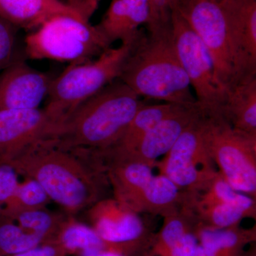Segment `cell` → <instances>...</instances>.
Here are the masks:
<instances>
[{"instance_id":"29","label":"cell","mask_w":256,"mask_h":256,"mask_svg":"<svg viewBox=\"0 0 256 256\" xmlns=\"http://www.w3.org/2000/svg\"><path fill=\"white\" fill-rule=\"evenodd\" d=\"M198 244L195 230L188 232L173 246L168 256H194Z\"/></svg>"},{"instance_id":"32","label":"cell","mask_w":256,"mask_h":256,"mask_svg":"<svg viewBox=\"0 0 256 256\" xmlns=\"http://www.w3.org/2000/svg\"><path fill=\"white\" fill-rule=\"evenodd\" d=\"M126 256L122 254H119V252H100V254H96L95 256Z\"/></svg>"},{"instance_id":"27","label":"cell","mask_w":256,"mask_h":256,"mask_svg":"<svg viewBox=\"0 0 256 256\" xmlns=\"http://www.w3.org/2000/svg\"><path fill=\"white\" fill-rule=\"evenodd\" d=\"M176 0H150V18L146 30L170 26L172 13Z\"/></svg>"},{"instance_id":"31","label":"cell","mask_w":256,"mask_h":256,"mask_svg":"<svg viewBox=\"0 0 256 256\" xmlns=\"http://www.w3.org/2000/svg\"><path fill=\"white\" fill-rule=\"evenodd\" d=\"M240 256H256V246H254V244H252L249 250H245Z\"/></svg>"},{"instance_id":"25","label":"cell","mask_w":256,"mask_h":256,"mask_svg":"<svg viewBox=\"0 0 256 256\" xmlns=\"http://www.w3.org/2000/svg\"><path fill=\"white\" fill-rule=\"evenodd\" d=\"M52 202L44 188L31 178L18 183L16 192L0 212L9 218L24 210L45 208Z\"/></svg>"},{"instance_id":"12","label":"cell","mask_w":256,"mask_h":256,"mask_svg":"<svg viewBox=\"0 0 256 256\" xmlns=\"http://www.w3.org/2000/svg\"><path fill=\"white\" fill-rule=\"evenodd\" d=\"M53 78L16 58L0 73V110L40 108Z\"/></svg>"},{"instance_id":"15","label":"cell","mask_w":256,"mask_h":256,"mask_svg":"<svg viewBox=\"0 0 256 256\" xmlns=\"http://www.w3.org/2000/svg\"><path fill=\"white\" fill-rule=\"evenodd\" d=\"M60 14L89 20L63 0H0V16L18 28L33 31L48 18Z\"/></svg>"},{"instance_id":"28","label":"cell","mask_w":256,"mask_h":256,"mask_svg":"<svg viewBox=\"0 0 256 256\" xmlns=\"http://www.w3.org/2000/svg\"><path fill=\"white\" fill-rule=\"evenodd\" d=\"M18 174L10 163H0V210L11 200L18 185Z\"/></svg>"},{"instance_id":"20","label":"cell","mask_w":256,"mask_h":256,"mask_svg":"<svg viewBox=\"0 0 256 256\" xmlns=\"http://www.w3.org/2000/svg\"><path fill=\"white\" fill-rule=\"evenodd\" d=\"M198 244L213 252L214 256H240L245 248L256 240V226L244 228L240 226L226 228H214L198 222L195 228Z\"/></svg>"},{"instance_id":"16","label":"cell","mask_w":256,"mask_h":256,"mask_svg":"<svg viewBox=\"0 0 256 256\" xmlns=\"http://www.w3.org/2000/svg\"><path fill=\"white\" fill-rule=\"evenodd\" d=\"M150 0H111L100 22L96 25L111 44L132 36L146 25Z\"/></svg>"},{"instance_id":"19","label":"cell","mask_w":256,"mask_h":256,"mask_svg":"<svg viewBox=\"0 0 256 256\" xmlns=\"http://www.w3.org/2000/svg\"><path fill=\"white\" fill-rule=\"evenodd\" d=\"M185 107L169 104L160 102L158 104H146L143 106L128 124L122 137L110 148L98 150L100 153L107 156H120L132 150L141 138L150 131L162 120L176 114Z\"/></svg>"},{"instance_id":"1","label":"cell","mask_w":256,"mask_h":256,"mask_svg":"<svg viewBox=\"0 0 256 256\" xmlns=\"http://www.w3.org/2000/svg\"><path fill=\"white\" fill-rule=\"evenodd\" d=\"M10 164L18 175L40 183L66 214H78L108 197L105 170L86 150L63 149L44 138Z\"/></svg>"},{"instance_id":"21","label":"cell","mask_w":256,"mask_h":256,"mask_svg":"<svg viewBox=\"0 0 256 256\" xmlns=\"http://www.w3.org/2000/svg\"><path fill=\"white\" fill-rule=\"evenodd\" d=\"M256 200L249 197L237 203H220L190 208L200 224L214 228L239 226L244 218H256ZM188 207V206H186Z\"/></svg>"},{"instance_id":"13","label":"cell","mask_w":256,"mask_h":256,"mask_svg":"<svg viewBox=\"0 0 256 256\" xmlns=\"http://www.w3.org/2000/svg\"><path fill=\"white\" fill-rule=\"evenodd\" d=\"M202 109L196 105L185 107L162 120L144 134L137 146L126 154L107 156L98 152L102 158L136 160L156 168V162L170 150L184 131L200 116Z\"/></svg>"},{"instance_id":"10","label":"cell","mask_w":256,"mask_h":256,"mask_svg":"<svg viewBox=\"0 0 256 256\" xmlns=\"http://www.w3.org/2000/svg\"><path fill=\"white\" fill-rule=\"evenodd\" d=\"M89 226L126 256H146L154 233L140 216L114 197H106L86 210Z\"/></svg>"},{"instance_id":"2","label":"cell","mask_w":256,"mask_h":256,"mask_svg":"<svg viewBox=\"0 0 256 256\" xmlns=\"http://www.w3.org/2000/svg\"><path fill=\"white\" fill-rule=\"evenodd\" d=\"M146 104L116 79L56 124L46 138L66 150L107 149L119 140L138 111Z\"/></svg>"},{"instance_id":"5","label":"cell","mask_w":256,"mask_h":256,"mask_svg":"<svg viewBox=\"0 0 256 256\" xmlns=\"http://www.w3.org/2000/svg\"><path fill=\"white\" fill-rule=\"evenodd\" d=\"M111 44L89 20L56 15L25 37V55L32 60L76 64L98 56Z\"/></svg>"},{"instance_id":"14","label":"cell","mask_w":256,"mask_h":256,"mask_svg":"<svg viewBox=\"0 0 256 256\" xmlns=\"http://www.w3.org/2000/svg\"><path fill=\"white\" fill-rule=\"evenodd\" d=\"M242 78L256 76V0H230L222 5Z\"/></svg>"},{"instance_id":"24","label":"cell","mask_w":256,"mask_h":256,"mask_svg":"<svg viewBox=\"0 0 256 256\" xmlns=\"http://www.w3.org/2000/svg\"><path fill=\"white\" fill-rule=\"evenodd\" d=\"M45 242L44 239L22 228L0 212V256L14 255Z\"/></svg>"},{"instance_id":"8","label":"cell","mask_w":256,"mask_h":256,"mask_svg":"<svg viewBox=\"0 0 256 256\" xmlns=\"http://www.w3.org/2000/svg\"><path fill=\"white\" fill-rule=\"evenodd\" d=\"M172 28L178 60L188 75L197 104L207 112L220 110L227 97L206 46L176 10L172 13Z\"/></svg>"},{"instance_id":"7","label":"cell","mask_w":256,"mask_h":256,"mask_svg":"<svg viewBox=\"0 0 256 256\" xmlns=\"http://www.w3.org/2000/svg\"><path fill=\"white\" fill-rule=\"evenodd\" d=\"M173 9L206 46L214 64L217 78L227 90L245 80L234 53L228 20L222 5L212 0H176Z\"/></svg>"},{"instance_id":"9","label":"cell","mask_w":256,"mask_h":256,"mask_svg":"<svg viewBox=\"0 0 256 256\" xmlns=\"http://www.w3.org/2000/svg\"><path fill=\"white\" fill-rule=\"evenodd\" d=\"M203 112L180 136L156 168L184 193L195 194L208 186L218 172L202 136Z\"/></svg>"},{"instance_id":"4","label":"cell","mask_w":256,"mask_h":256,"mask_svg":"<svg viewBox=\"0 0 256 256\" xmlns=\"http://www.w3.org/2000/svg\"><path fill=\"white\" fill-rule=\"evenodd\" d=\"M143 32L140 28L132 36L121 42L118 46L109 47L94 60L70 64L53 78L47 96L48 102L44 109L55 124L84 101L119 78Z\"/></svg>"},{"instance_id":"23","label":"cell","mask_w":256,"mask_h":256,"mask_svg":"<svg viewBox=\"0 0 256 256\" xmlns=\"http://www.w3.org/2000/svg\"><path fill=\"white\" fill-rule=\"evenodd\" d=\"M66 213H58L45 208H35L16 214L12 217L22 228L36 234L50 242L58 232L66 217Z\"/></svg>"},{"instance_id":"18","label":"cell","mask_w":256,"mask_h":256,"mask_svg":"<svg viewBox=\"0 0 256 256\" xmlns=\"http://www.w3.org/2000/svg\"><path fill=\"white\" fill-rule=\"evenodd\" d=\"M218 112L236 130L256 137V76L229 88Z\"/></svg>"},{"instance_id":"22","label":"cell","mask_w":256,"mask_h":256,"mask_svg":"<svg viewBox=\"0 0 256 256\" xmlns=\"http://www.w3.org/2000/svg\"><path fill=\"white\" fill-rule=\"evenodd\" d=\"M163 218L161 228L153 236L148 256H168L173 246L185 234L195 230L198 223L194 214L185 206Z\"/></svg>"},{"instance_id":"6","label":"cell","mask_w":256,"mask_h":256,"mask_svg":"<svg viewBox=\"0 0 256 256\" xmlns=\"http://www.w3.org/2000/svg\"><path fill=\"white\" fill-rule=\"evenodd\" d=\"M202 136L222 176L256 200V137L236 130L218 112L203 110Z\"/></svg>"},{"instance_id":"26","label":"cell","mask_w":256,"mask_h":256,"mask_svg":"<svg viewBox=\"0 0 256 256\" xmlns=\"http://www.w3.org/2000/svg\"><path fill=\"white\" fill-rule=\"evenodd\" d=\"M18 28L0 16V73L16 60Z\"/></svg>"},{"instance_id":"17","label":"cell","mask_w":256,"mask_h":256,"mask_svg":"<svg viewBox=\"0 0 256 256\" xmlns=\"http://www.w3.org/2000/svg\"><path fill=\"white\" fill-rule=\"evenodd\" d=\"M50 242L58 246L66 256H92L105 252L122 254L117 247L101 238L90 226L77 220L75 216L67 214Z\"/></svg>"},{"instance_id":"30","label":"cell","mask_w":256,"mask_h":256,"mask_svg":"<svg viewBox=\"0 0 256 256\" xmlns=\"http://www.w3.org/2000/svg\"><path fill=\"white\" fill-rule=\"evenodd\" d=\"M10 256H66L62 249L54 242H45L30 250Z\"/></svg>"},{"instance_id":"3","label":"cell","mask_w":256,"mask_h":256,"mask_svg":"<svg viewBox=\"0 0 256 256\" xmlns=\"http://www.w3.org/2000/svg\"><path fill=\"white\" fill-rule=\"evenodd\" d=\"M119 79L146 100L183 106L197 104L176 54L172 24L143 32Z\"/></svg>"},{"instance_id":"11","label":"cell","mask_w":256,"mask_h":256,"mask_svg":"<svg viewBox=\"0 0 256 256\" xmlns=\"http://www.w3.org/2000/svg\"><path fill=\"white\" fill-rule=\"evenodd\" d=\"M54 122L44 109L0 110V163H10L50 134Z\"/></svg>"},{"instance_id":"33","label":"cell","mask_w":256,"mask_h":256,"mask_svg":"<svg viewBox=\"0 0 256 256\" xmlns=\"http://www.w3.org/2000/svg\"><path fill=\"white\" fill-rule=\"evenodd\" d=\"M212 1L214 2L217 3V4L224 5L226 3H227L228 2L230 1V0H212Z\"/></svg>"}]
</instances>
